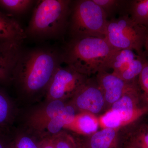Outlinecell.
<instances>
[{
  "mask_svg": "<svg viewBox=\"0 0 148 148\" xmlns=\"http://www.w3.org/2000/svg\"><path fill=\"white\" fill-rule=\"evenodd\" d=\"M9 148H40L33 137L26 134H18L10 139Z\"/></svg>",
  "mask_w": 148,
  "mask_h": 148,
  "instance_id": "ffe728a7",
  "label": "cell"
},
{
  "mask_svg": "<svg viewBox=\"0 0 148 148\" xmlns=\"http://www.w3.org/2000/svg\"><path fill=\"white\" fill-rule=\"evenodd\" d=\"M69 27L73 38L104 37L108 16L93 0L75 1L71 5Z\"/></svg>",
  "mask_w": 148,
  "mask_h": 148,
  "instance_id": "277c9868",
  "label": "cell"
},
{
  "mask_svg": "<svg viewBox=\"0 0 148 148\" xmlns=\"http://www.w3.org/2000/svg\"><path fill=\"white\" fill-rule=\"evenodd\" d=\"M117 50L104 37H86L72 38L61 55L63 63L88 77L110 69Z\"/></svg>",
  "mask_w": 148,
  "mask_h": 148,
  "instance_id": "7a4b0ae2",
  "label": "cell"
},
{
  "mask_svg": "<svg viewBox=\"0 0 148 148\" xmlns=\"http://www.w3.org/2000/svg\"><path fill=\"white\" fill-rule=\"evenodd\" d=\"M67 103L62 101H46V103L31 112L27 125L33 132L39 135L46 125L61 113Z\"/></svg>",
  "mask_w": 148,
  "mask_h": 148,
  "instance_id": "7c38bea8",
  "label": "cell"
},
{
  "mask_svg": "<svg viewBox=\"0 0 148 148\" xmlns=\"http://www.w3.org/2000/svg\"><path fill=\"white\" fill-rule=\"evenodd\" d=\"M130 16L137 24L148 27V0L132 1L128 8Z\"/></svg>",
  "mask_w": 148,
  "mask_h": 148,
  "instance_id": "ac0fdd59",
  "label": "cell"
},
{
  "mask_svg": "<svg viewBox=\"0 0 148 148\" xmlns=\"http://www.w3.org/2000/svg\"><path fill=\"white\" fill-rule=\"evenodd\" d=\"M146 59L144 53L136 54L130 49L117 50L111 61L110 69L113 71L112 73L125 81L134 82L143 71Z\"/></svg>",
  "mask_w": 148,
  "mask_h": 148,
  "instance_id": "52a82bcc",
  "label": "cell"
},
{
  "mask_svg": "<svg viewBox=\"0 0 148 148\" xmlns=\"http://www.w3.org/2000/svg\"><path fill=\"white\" fill-rule=\"evenodd\" d=\"M27 37L25 31L15 19L0 12V40L22 43Z\"/></svg>",
  "mask_w": 148,
  "mask_h": 148,
  "instance_id": "5bb4252c",
  "label": "cell"
},
{
  "mask_svg": "<svg viewBox=\"0 0 148 148\" xmlns=\"http://www.w3.org/2000/svg\"><path fill=\"white\" fill-rule=\"evenodd\" d=\"M132 144L140 148H148V125H143L132 134Z\"/></svg>",
  "mask_w": 148,
  "mask_h": 148,
  "instance_id": "cb8c5ba5",
  "label": "cell"
},
{
  "mask_svg": "<svg viewBox=\"0 0 148 148\" xmlns=\"http://www.w3.org/2000/svg\"><path fill=\"white\" fill-rule=\"evenodd\" d=\"M127 148H140L138 147H137V146L134 145H132V144H131V145H130V146L128 147Z\"/></svg>",
  "mask_w": 148,
  "mask_h": 148,
  "instance_id": "f1b7e54d",
  "label": "cell"
},
{
  "mask_svg": "<svg viewBox=\"0 0 148 148\" xmlns=\"http://www.w3.org/2000/svg\"><path fill=\"white\" fill-rule=\"evenodd\" d=\"M35 1L32 0H0V7L10 13L20 14L26 11Z\"/></svg>",
  "mask_w": 148,
  "mask_h": 148,
  "instance_id": "d6986e66",
  "label": "cell"
},
{
  "mask_svg": "<svg viewBox=\"0 0 148 148\" xmlns=\"http://www.w3.org/2000/svg\"><path fill=\"white\" fill-rule=\"evenodd\" d=\"M76 114L73 106L70 103L67 104L61 113L47 123L38 135L42 139L57 135L73 121Z\"/></svg>",
  "mask_w": 148,
  "mask_h": 148,
  "instance_id": "4fadbf2b",
  "label": "cell"
},
{
  "mask_svg": "<svg viewBox=\"0 0 148 148\" xmlns=\"http://www.w3.org/2000/svg\"><path fill=\"white\" fill-rule=\"evenodd\" d=\"M87 77L69 66H59L46 90V101L71 99L87 81Z\"/></svg>",
  "mask_w": 148,
  "mask_h": 148,
  "instance_id": "8992f818",
  "label": "cell"
},
{
  "mask_svg": "<svg viewBox=\"0 0 148 148\" xmlns=\"http://www.w3.org/2000/svg\"><path fill=\"white\" fill-rule=\"evenodd\" d=\"M8 135L0 133V148H9L10 139Z\"/></svg>",
  "mask_w": 148,
  "mask_h": 148,
  "instance_id": "4316f807",
  "label": "cell"
},
{
  "mask_svg": "<svg viewBox=\"0 0 148 148\" xmlns=\"http://www.w3.org/2000/svg\"><path fill=\"white\" fill-rule=\"evenodd\" d=\"M144 48L145 49V51H144V55L146 58H147L148 57V27L147 28V30H146Z\"/></svg>",
  "mask_w": 148,
  "mask_h": 148,
  "instance_id": "83f0119b",
  "label": "cell"
},
{
  "mask_svg": "<svg viewBox=\"0 0 148 148\" xmlns=\"http://www.w3.org/2000/svg\"><path fill=\"white\" fill-rule=\"evenodd\" d=\"M62 63L61 52L53 48L22 51L14 71L12 82L28 96L45 93L54 73Z\"/></svg>",
  "mask_w": 148,
  "mask_h": 148,
  "instance_id": "6da1fadb",
  "label": "cell"
},
{
  "mask_svg": "<svg viewBox=\"0 0 148 148\" xmlns=\"http://www.w3.org/2000/svg\"><path fill=\"white\" fill-rule=\"evenodd\" d=\"M99 121L92 114L85 112L77 114L73 121L65 129L82 135H91L98 130Z\"/></svg>",
  "mask_w": 148,
  "mask_h": 148,
  "instance_id": "9a60e30c",
  "label": "cell"
},
{
  "mask_svg": "<svg viewBox=\"0 0 148 148\" xmlns=\"http://www.w3.org/2000/svg\"><path fill=\"white\" fill-rule=\"evenodd\" d=\"M38 143L40 148H55L51 138H42Z\"/></svg>",
  "mask_w": 148,
  "mask_h": 148,
  "instance_id": "484cf974",
  "label": "cell"
},
{
  "mask_svg": "<svg viewBox=\"0 0 148 148\" xmlns=\"http://www.w3.org/2000/svg\"><path fill=\"white\" fill-rule=\"evenodd\" d=\"M16 114V108L13 101L0 89V133L10 134Z\"/></svg>",
  "mask_w": 148,
  "mask_h": 148,
  "instance_id": "2e32d148",
  "label": "cell"
},
{
  "mask_svg": "<svg viewBox=\"0 0 148 148\" xmlns=\"http://www.w3.org/2000/svg\"><path fill=\"white\" fill-rule=\"evenodd\" d=\"M77 148H85L78 147H77Z\"/></svg>",
  "mask_w": 148,
  "mask_h": 148,
  "instance_id": "f546056e",
  "label": "cell"
},
{
  "mask_svg": "<svg viewBox=\"0 0 148 148\" xmlns=\"http://www.w3.org/2000/svg\"><path fill=\"white\" fill-rule=\"evenodd\" d=\"M96 82L103 92L105 101L112 105L121 98L136 82H126L106 71H102L97 74Z\"/></svg>",
  "mask_w": 148,
  "mask_h": 148,
  "instance_id": "8fae6325",
  "label": "cell"
},
{
  "mask_svg": "<svg viewBox=\"0 0 148 148\" xmlns=\"http://www.w3.org/2000/svg\"><path fill=\"white\" fill-rule=\"evenodd\" d=\"M99 123L103 128L117 129L121 126H123L119 114L116 111L112 109L101 117Z\"/></svg>",
  "mask_w": 148,
  "mask_h": 148,
  "instance_id": "44dd1931",
  "label": "cell"
},
{
  "mask_svg": "<svg viewBox=\"0 0 148 148\" xmlns=\"http://www.w3.org/2000/svg\"><path fill=\"white\" fill-rule=\"evenodd\" d=\"M147 28L135 22L128 14L108 20L105 38L116 50L130 49L140 55L143 49Z\"/></svg>",
  "mask_w": 148,
  "mask_h": 148,
  "instance_id": "5b68a950",
  "label": "cell"
},
{
  "mask_svg": "<svg viewBox=\"0 0 148 148\" xmlns=\"http://www.w3.org/2000/svg\"><path fill=\"white\" fill-rule=\"evenodd\" d=\"M140 90L136 82L121 98L112 105L111 109L119 114L123 125H126L148 112V107L140 106Z\"/></svg>",
  "mask_w": 148,
  "mask_h": 148,
  "instance_id": "9c48e42d",
  "label": "cell"
},
{
  "mask_svg": "<svg viewBox=\"0 0 148 148\" xmlns=\"http://www.w3.org/2000/svg\"><path fill=\"white\" fill-rule=\"evenodd\" d=\"M147 59V58H146ZM138 85L141 101L148 108V61L146 59L143 71L138 77Z\"/></svg>",
  "mask_w": 148,
  "mask_h": 148,
  "instance_id": "7402d4cb",
  "label": "cell"
},
{
  "mask_svg": "<svg viewBox=\"0 0 148 148\" xmlns=\"http://www.w3.org/2000/svg\"><path fill=\"white\" fill-rule=\"evenodd\" d=\"M70 104L76 110L95 114L101 112L105 106V98L97 82L88 79Z\"/></svg>",
  "mask_w": 148,
  "mask_h": 148,
  "instance_id": "ba28073f",
  "label": "cell"
},
{
  "mask_svg": "<svg viewBox=\"0 0 148 148\" xmlns=\"http://www.w3.org/2000/svg\"><path fill=\"white\" fill-rule=\"evenodd\" d=\"M72 3L69 0L39 1L25 31L27 37L43 39L63 34L69 24Z\"/></svg>",
  "mask_w": 148,
  "mask_h": 148,
  "instance_id": "3957f363",
  "label": "cell"
},
{
  "mask_svg": "<svg viewBox=\"0 0 148 148\" xmlns=\"http://www.w3.org/2000/svg\"><path fill=\"white\" fill-rule=\"evenodd\" d=\"M116 139V129L103 128L91 135L89 148H113Z\"/></svg>",
  "mask_w": 148,
  "mask_h": 148,
  "instance_id": "e0dca14e",
  "label": "cell"
},
{
  "mask_svg": "<svg viewBox=\"0 0 148 148\" xmlns=\"http://www.w3.org/2000/svg\"><path fill=\"white\" fill-rule=\"evenodd\" d=\"M55 148H77L75 143L71 137L62 131L50 138Z\"/></svg>",
  "mask_w": 148,
  "mask_h": 148,
  "instance_id": "d4e9b609",
  "label": "cell"
},
{
  "mask_svg": "<svg viewBox=\"0 0 148 148\" xmlns=\"http://www.w3.org/2000/svg\"><path fill=\"white\" fill-rule=\"evenodd\" d=\"M22 43L9 40H0V84L12 82L14 71L23 49Z\"/></svg>",
  "mask_w": 148,
  "mask_h": 148,
  "instance_id": "30bf717a",
  "label": "cell"
},
{
  "mask_svg": "<svg viewBox=\"0 0 148 148\" xmlns=\"http://www.w3.org/2000/svg\"><path fill=\"white\" fill-rule=\"evenodd\" d=\"M104 10L108 17L126 6V1L118 0H93Z\"/></svg>",
  "mask_w": 148,
  "mask_h": 148,
  "instance_id": "603a6c76",
  "label": "cell"
}]
</instances>
